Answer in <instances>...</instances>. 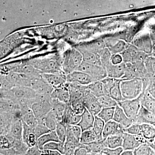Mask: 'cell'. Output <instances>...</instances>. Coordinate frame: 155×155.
Here are the masks:
<instances>
[{
    "label": "cell",
    "instance_id": "f6af8a7d",
    "mask_svg": "<svg viewBox=\"0 0 155 155\" xmlns=\"http://www.w3.org/2000/svg\"><path fill=\"white\" fill-rule=\"evenodd\" d=\"M64 143L60 141L50 142L44 146L43 149L57 150L64 155Z\"/></svg>",
    "mask_w": 155,
    "mask_h": 155
},
{
    "label": "cell",
    "instance_id": "484cf974",
    "mask_svg": "<svg viewBox=\"0 0 155 155\" xmlns=\"http://www.w3.org/2000/svg\"><path fill=\"white\" fill-rule=\"evenodd\" d=\"M141 134L148 144L152 143L155 139V126L150 124H140Z\"/></svg>",
    "mask_w": 155,
    "mask_h": 155
},
{
    "label": "cell",
    "instance_id": "9f6ffc18",
    "mask_svg": "<svg viewBox=\"0 0 155 155\" xmlns=\"http://www.w3.org/2000/svg\"><path fill=\"white\" fill-rule=\"evenodd\" d=\"M74 155H88V152L84 144L80 143L79 146L75 150Z\"/></svg>",
    "mask_w": 155,
    "mask_h": 155
},
{
    "label": "cell",
    "instance_id": "f35d334b",
    "mask_svg": "<svg viewBox=\"0 0 155 155\" xmlns=\"http://www.w3.org/2000/svg\"><path fill=\"white\" fill-rule=\"evenodd\" d=\"M115 107H113L102 108L99 113L97 116L102 119L105 123L113 120L114 113H115Z\"/></svg>",
    "mask_w": 155,
    "mask_h": 155
},
{
    "label": "cell",
    "instance_id": "52a82bcc",
    "mask_svg": "<svg viewBox=\"0 0 155 155\" xmlns=\"http://www.w3.org/2000/svg\"><path fill=\"white\" fill-rule=\"evenodd\" d=\"M123 137V144L122 147L123 150H134L142 143H147L141 134L133 135L123 132L122 134Z\"/></svg>",
    "mask_w": 155,
    "mask_h": 155
},
{
    "label": "cell",
    "instance_id": "2e32d148",
    "mask_svg": "<svg viewBox=\"0 0 155 155\" xmlns=\"http://www.w3.org/2000/svg\"><path fill=\"white\" fill-rule=\"evenodd\" d=\"M67 84L70 97L69 103L76 100L81 99L87 90V85L69 82H67Z\"/></svg>",
    "mask_w": 155,
    "mask_h": 155
},
{
    "label": "cell",
    "instance_id": "4316f807",
    "mask_svg": "<svg viewBox=\"0 0 155 155\" xmlns=\"http://www.w3.org/2000/svg\"><path fill=\"white\" fill-rule=\"evenodd\" d=\"M77 49L81 53L84 62L90 64H97L102 66L98 55L92 52L81 46L78 47Z\"/></svg>",
    "mask_w": 155,
    "mask_h": 155
},
{
    "label": "cell",
    "instance_id": "8d00e7d4",
    "mask_svg": "<svg viewBox=\"0 0 155 155\" xmlns=\"http://www.w3.org/2000/svg\"><path fill=\"white\" fill-rule=\"evenodd\" d=\"M51 110L59 117L62 119V116L65 111L66 107V104L58 101L56 99L51 98Z\"/></svg>",
    "mask_w": 155,
    "mask_h": 155
},
{
    "label": "cell",
    "instance_id": "277c9868",
    "mask_svg": "<svg viewBox=\"0 0 155 155\" xmlns=\"http://www.w3.org/2000/svg\"><path fill=\"white\" fill-rule=\"evenodd\" d=\"M125 64L126 69L122 79L134 78L142 79L148 76H150L147 73L144 62H134L132 63H127Z\"/></svg>",
    "mask_w": 155,
    "mask_h": 155
},
{
    "label": "cell",
    "instance_id": "1f68e13d",
    "mask_svg": "<svg viewBox=\"0 0 155 155\" xmlns=\"http://www.w3.org/2000/svg\"><path fill=\"white\" fill-rule=\"evenodd\" d=\"M51 141H60L55 130H51L50 132L40 137L37 140V145L40 149H43L46 143Z\"/></svg>",
    "mask_w": 155,
    "mask_h": 155
},
{
    "label": "cell",
    "instance_id": "e7e4bbea",
    "mask_svg": "<svg viewBox=\"0 0 155 155\" xmlns=\"http://www.w3.org/2000/svg\"><path fill=\"white\" fill-rule=\"evenodd\" d=\"M149 144L150 145V146L155 151V139L154 140V141H153L152 143H150V144Z\"/></svg>",
    "mask_w": 155,
    "mask_h": 155
},
{
    "label": "cell",
    "instance_id": "ffe728a7",
    "mask_svg": "<svg viewBox=\"0 0 155 155\" xmlns=\"http://www.w3.org/2000/svg\"><path fill=\"white\" fill-rule=\"evenodd\" d=\"M134 123L139 124H150L155 126V116L141 106Z\"/></svg>",
    "mask_w": 155,
    "mask_h": 155
},
{
    "label": "cell",
    "instance_id": "6f0895ef",
    "mask_svg": "<svg viewBox=\"0 0 155 155\" xmlns=\"http://www.w3.org/2000/svg\"><path fill=\"white\" fill-rule=\"evenodd\" d=\"M110 61L111 63L114 65H117L122 63L123 62V59L121 54H117L112 55Z\"/></svg>",
    "mask_w": 155,
    "mask_h": 155
},
{
    "label": "cell",
    "instance_id": "7c38bea8",
    "mask_svg": "<svg viewBox=\"0 0 155 155\" xmlns=\"http://www.w3.org/2000/svg\"><path fill=\"white\" fill-rule=\"evenodd\" d=\"M106 48H107L112 55L121 54L127 48L128 44L124 41L114 38L104 39Z\"/></svg>",
    "mask_w": 155,
    "mask_h": 155
},
{
    "label": "cell",
    "instance_id": "d6a6232c",
    "mask_svg": "<svg viewBox=\"0 0 155 155\" xmlns=\"http://www.w3.org/2000/svg\"><path fill=\"white\" fill-rule=\"evenodd\" d=\"M88 152V155H101L106 147L104 144V139L93 142L89 144H84Z\"/></svg>",
    "mask_w": 155,
    "mask_h": 155
},
{
    "label": "cell",
    "instance_id": "f546056e",
    "mask_svg": "<svg viewBox=\"0 0 155 155\" xmlns=\"http://www.w3.org/2000/svg\"><path fill=\"white\" fill-rule=\"evenodd\" d=\"M22 122L26 125L35 128L38 124V120L34 114L31 108H29L21 110Z\"/></svg>",
    "mask_w": 155,
    "mask_h": 155
},
{
    "label": "cell",
    "instance_id": "3957f363",
    "mask_svg": "<svg viewBox=\"0 0 155 155\" xmlns=\"http://www.w3.org/2000/svg\"><path fill=\"white\" fill-rule=\"evenodd\" d=\"M61 59L62 70L66 75L77 70L83 61L81 53L75 48L68 50Z\"/></svg>",
    "mask_w": 155,
    "mask_h": 155
},
{
    "label": "cell",
    "instance_id": "7a4b0ae2",
    "mask_svg": "<svg viewBox=\"0 0 155 155\" xmlns=\"http://www.w3.org/2000/svg\"><path fill=\"white\" fill-rule=\"evenodd\" d=\"M120 87L124 100L137 98L143 92L142 80L139 78L122 79Z\"/></svg>",
    "mask_w": 155,
    "mask_h": 155
},
{
    "label": "cell",
    "instance_id": "681fc988",
    "mask_svg": "<svg viewBox=\"0 0 155 155\" xmlns=\"http://www.w3.org/2000/svg\"><path fill=\"white\" fill-rule=\"evenodd\" d=\"M124 132L133 135L141 134L140 124L134 123L128 127L124 128Z\"/></svg>",
    "mask_w": 155,
    "mask_h": 155
},
{
    "label": "cell",
    "instance_id": "f5cc1de1",
    "mask_svg": "<svg viewBox=\"0 0 155 155\" xmlns=\"http://www.w3.org/2000/svg\"><path fill=\"white\" fill-rule=\"evenodd\" d=\"M120 54H121L122 59H123V62L125 64L131 63L133 62V57H132V54L130 51L127 49V48Z\"/></svg>",
    "mask_w": 155,
    "mask_h": 155
},
{
    "label": "cell",
    "instance_id": "e0dca14e",
    "mask_svg": "<svg viewBox=\"0 0 155 155\" xmlns=\"http://www.w3.org/2000/svg\"><path fill=\"white\" fill-rule=\"evenodd\" d=\"M51 98L56 99L65 104L69 103V94L67 82L63 85L54 87L51 94Z\"/></svg>",
    "mask_w": 155,
    "mask_h": 155
},
{
    "label": "cell",
    "instance_id": "5bb4252c",
    "mask_svg": "<svg viewBox=\"0 0 155 155\" xmlns=\"http://www.w3.org/2000/svg\"><path fill=\"white\" fill-rule=\"evenodd\" d=\"M107 77L112 78L122 79L125 74L126 64L124 62L121 64L114 65L110 62L105 67Z\"/></svg>",
    "mask_w": 155,
    "mask_h": 155
},
{
    "label": "cell",
    "instance_id": "8992f818",
    "mask_svg": "<svg viewBox=\"0 0 155 155\" xmlns=\"http://www.w3.org/2000/svg\"><path fill=\"white\" fill-rule=\"evenodd\" d=\"M140 96L134 99L117 102L118 105L122 108L127 117L133 120L134 123L141 107Z\"/></svg>",
    "mask_w": 155,
    "mask_h": 155
},
{
    "label": "cell",
    "instance_id": "d590c367",
    "mask_svg": "<svg viewBox=\"0 0 155 155\" xmlns=\"http://www.w3.org/2000/svg\"><path fill=\"white\" fill-rule=\"evenodd\" d=\"M105 122L102 119L98 117L97 115H94V120L92 129L96 134L99 140L103 139L102 134Z\"/></svg>",
    "mask_w": 155,
    "mask_h": 155
},
{
    "label": "cell",
    "instance_id": "60d3db41",
    "mask_svg": "<svg viewBox=\"0 0 155 155\" xmlns=\"http://www.w3.org/2000/svg\"><path fill=\"white\" fill-rule=\"evenodd\" d=\"M144 64L148 75L151 77L155 75V57L148 55L144 60Z\"/></svg>",
    "mask_w": 155,
    "mask_h": 155
},
{
    "label": "cell",
    "instance_id": "03108f58",
    "mask_svg": "<svg viewBox=\"0 0 155 155\" xmlns=\"http://www.w3.org/2000/svg\"><path fill=\"white\" fill-rule=\"evenodd\" d=\"M150 55H151L152 56L155 58V45L153 46V47L152 52Z\"/></svg>",
    "mask_w": 155,
    "mask_h": 155
},
{
    "label": "cell",
    "instance_id": "94428289",
    "mask_svg": "<svg viewBox=\"0 0 155 155\" xmlns=\"http://www.w3.org/2000/svg\"><path fill=\"white\" fill-rule=\"evenodd\" d=\"M149 35L153 46H154L155 45V26H153L151 28Z\"/></svg>",
    "mask_w": 155,
    "mask_h": 155
},
{
    "label": "cell",
    "instance_id": "680465c9",
    "mask_svg": "<svg viewBox=\"0 0 155 155\" xmlns=\"http://www.w3.org/2000/svg\"><path fill=\"white\" fill-rule=\"evenodd\" d=\"M42 154L50 155H61V153L55 150L45 149H43L42 150Z\"/></svg>",
    "mask_w": 155,
    "mask_h": 155
},
{
    "label": "cell",
    "instance_id": "74e56055",
    "mask_svg": "<svg viewBox=\"0 0 155 155\" xmlns=\"http://www.w3.org/2000/svg\"><path fill=\"white\" fill-rule=\"evenodd\" d=\"M134 155H155V151L147 143H142L133 151Z\"/></svg>",
    "mask_w": 155,
    "mask_h": 155
},
{
    "label": "cell",
    "instance_id": "e575fe53",
    "mask_svg": "<svg viewBox=\"0 0 155 155\" xmlns=\"http://www.w3.org/2000/svg\"><path fill=\"white\" fill-rule=\"evenodd\" d=\"M97 140H99L96 134L91 128L82 131L80 139V143L83 144H89Z\"/></svg>",
    "mask_w": 155,
    "mask_h": 155
},
{
    "label": "cell",
    "instance_id": "ee69618b",
    "mask_svg": "<svg viewBox=\"0 0 155 155\" xmlns=\"http://www.w3.org/2000/svg\"><path fill=\"white\" fill-rule=\"evenodd\" d=\"M98 55L99 56L102 66L105 68L106 65L110 62L112 54L107 48H105L100 51Z\"/></svg>",
    "mask_w": 155,
    "mask_h": 155
},
{
    "label": "cell",
    "instance_id": "9c48e42d",
    "mask_svg": "<svg viewBox=\"0 0 155 155\" xmlns=\"http://www.w3.org/2000/svg\"><path fill=\"white\" fill-rule=\"evenodd\" d=\"M81 100L85 108L94 115H97L101 110L97 97L91 94L88 89Z\"/></svg>",
    "mask_w": 155,
    "mask_h": 155
},
{
    "label": "cell",
    "instance_id": "7bdbcfd3",
    "mask_svg": "<svg viewBox=\"0 0 155 155\" xmlns=\"http://www.w3.org/2000/svg\"><path fill=\"white\" fill-rule=\"evenodd\" d=\"M51 130L45 125L42 121L38 120L37 125L34 128V132L37 139L45 134L48 133Z\"/></svg>",
    "mask_w": 155,
    "mask_h": 155
},
{
    "label": "cell",
    "instance_id": "30bf717a",
    "mask_svg": "<svg viewBox=\"0 0 155 155\" xmlns=\"http://www.w3.org/2000/svg\"><path fill=\"white\" fill-rule=\"evenodd\" d=\"M67 82L82 85H87L94 81L89 75L84 72L75 70L67 75Z\"/></svg>",
    "mask_w": 155,
    "mask_h": 155
},
{
    "label": "cell",
    "instance_id": "ab89813d",
    "mask_svg": "<svg viewBox=\"0 0 155 155\" xmlns=\"http://www.w3.org/2000/svg\"><path fill=\"white\" fill-rule=\"evenodd\" d=\"M102 108L113 107L118 105V102L109 95H105L97 97Z\"/></svg>",
    "mask_w": 155,
    "mask_h": 155
},
{
    "label": "cell",
    "instance_id": "b9f144b4",
    "mask_svg": "<svg viewBox=\"0 0 155 155\" xmlns=\"http://www.w3.org/2000/svg\"><path fill=\"white\" fill-rule=\"evenodd\" d=\"M55 130L59 141L65 143L67 134V126L62 122L58 123L56 126Z\"/></svg>",
    "mask_w": 155,
    "mask_h": 155
},
{
    "label": "cell",
    "instance_id": "d4e9b609",
    "mask_svg": "<svg viewBox=\"0 0 155 155\" xmlns=\"http://www.w3.org/2000/svg\"><path fill=\"white\" fill-rule=\"evenodd\" d=\"M38 120L42 121L50 130H54L58 123L62 121V118L59 117L54 111L51 110L45 117Z\"/></svg>",
    "mask_w": 155,
    "mask_h": 155
},
{
    "label": "cell",
    "instance_id": "bcb514c9",
    "mask_svg": "<svg viewBox=\"0 0 155 155\" xmlns=\"http://www.w3.org/2000/svg\"><path fill=\"white\" fill-rule=\"evenodd\" d=\"M69 104L74 113L77 115H81L85 110V107L81 99L73 101Z\"/></svg>",
    "mask_w": 155,
    "mask_h": 155
},
{
    "label": "cell",
    "instance_id": "d6986e66",
    "mask_svg": "<svg viewBox=\"0 0 155 155\" xmlns=\"http://www.w3.org/2000/svg\"><path fill=\"white\" fill-rule=\"evenodd\" d=\"M124 127L114 120L106 122L103 130V139L110 135L122 134L124 132Z\"/></svg>",
    "mask_w": 155,
    "mask_h": 155
},
{
    "label": "cell",
    "instance_id": "db71d44e",
    "mask_svg": "<svg viewBox=\"0 0 155 155\" xmlns=\"http://www.w3.org/2000/svg\"><path fill=\"white\" fill-rule=\"evenodd\" d=\"M37 140L36 135L34 132L30 133L27 137V138L24 141V142L28 145L29 147H33L37 144Z\"/></svg>",
    "mask_w": 155,
    "mask_h": 155
},
{
    "label": "cell",
    "instance_id": "603a6c76",
    "mask_svg": "<svg viewBox=\"0 0 155 155\" xmlns=\"http://www.w3.org/2000/svg\"><path fill=\"white\" fill-rule=\"evenodd\" d=\"M94 120V115L85 108L83 114L81 115L80 121L77 125L80 126L82 131L88 130L92 127Z\"/></svg>",
    "mask_w": 155,
    "mask_h": 155
},
{
    "label": "cell",
    "instance_id": "4dcf8cb0",
    "mask_svg": "<svg viewBox=\"0 0 155 155\" xmlns=\"http://www.w3.org/2000/svg\"><path fill=\"white\" fill-rule=\"evenodd\" d=\"M80 46L97 54H98L100 51L106 48L104 40V39L101 38L97 39Z\"/></svg>",
    "mask_w": 155,
    "mask_h": 155
},
{
    "label": "cell",
    "instance_id": "83f0119b",
    "mask_svg": "<svg viewBox=\"0 0 155 155\" xmlns=\"http://www.w3.org/2000/svg\"><path fill=\"white\" fill-rule=\"evenodd\" d=\"M87 87L89 91L97 97L107 95L105 87L102 80L94 81L87 85Z\"/></svg>",
    "mask_w": 155,
    "mask_h": 155
},
{
    "label": "cell",
    "instance_id": "c3c4849f",
    "mask_svg": "<svg viewBox=\"0 0 155 155\" xmlns=\"http://www.w3.org/2000/svg\"><path fill=\"white\" fill-rule=\"evenodd\" d=\"M79 144H75L70 142L65 141L64 146V155H74L75 150L79 146Z\"/></svg>",
    "mask_w": 155,
    "mask_h": 155
},
{
    "label": "cell",
    "instance_id": "ac0fdd59",
    "mask_svg": "<svg viewBox=\"0 0 155 155\" xmlns=\"http://www.w3.org/2000/svg\"><path fill=\"white\" fill-rule=\"evenodd\" d=\"M81 117V115L75 114L71 108L70 104L68 103L66 104V108L61 122L66 126L77 125L80 121Z\"/></svg>",
    "mask_w": 155,
    "mask_h": 155
},
{
    "label": "cell",
    "instance_id": "cb8c5ba5",
    "mask_svg": "<svg viewBox=\"0 0 155 155\" xmlns=\"http://www.w3.org/2000/svg\"><path fill=\"white\" fill-rule=\"evenodd\" d=\"M141 106L151 112L155 116V99L152 96L148 91L143 92L140 95Z\"/></svg>",
    "mask_w": 155,
    "mask_h": 155
},
{
    "label": "cell",
    "instance_id": "816d5d0a",
    "mask_svg": "<svg viewBox=\"0 0 155 155\" xmlns=\"http://www.w3.org/2000/svg\"><path fill=\"white\" fill-rule=\"evenodd\" d=\"M67 126V128L71 131L74 136L80 141L81 136L82 132L80 126L77 125H69Z\"/></svg>",
    "mask_w": 155,
    "mask_h": 155
},
{
    "label": "cell",
    "instance_id": "6da1fadb",
    "mask_svg": "<svg viewBox=\"0 0 155 155\" xmlns=\"http://www.w3.org/2000/svg\"><path fill=\"white\" fill-rule=\"evenodd\" d=\"M41 73L64 72L62 68V59L57 58H38L28 61Z\"/></svg>",
    "mask_w": 155,
    "mask_h": 155
},
{
    "label": "cell",
    "instance_id": "836d02e7",
    "mask_svg": "<svg viewBox=\"0 0 155 155\" xmlns=\"http://www.w3.org/2000/svg\"><path fill=\"white\" fill-rule=\"evenodd\" d=\"M121 80L122 79H118L110 89L109 93V95L116 100L117 102L121 101L124 100V98L122 95L120 87V82Z\"/></svg>",
    "mask_w": 155,
    "mask_h": 155
},
{
    "label": "cell",
    "instance_id": "7402d4cb",
    "mask_svg": "<svg viewBox=\"0 0 155 155\" xmlns=\"http://www.w3.org/2000/svg\"><path fill=\"white\" fill-rule=\"evenodd\" d=\"M23 124L21 119H13L7 135L17 140H22Z\"/></svg>",
    "mask_w": 155,
    "mask_h": 155
},
{
    "label": "cell",
    "instance_id": "11a10c76",
    "mask_svg": "<svg viewBox=\"0 0 155 155\" xmlns=\"http://www.w3.org/2000/svg\"><path fill=\"white\" fill-rule=\"evenodd\" d=\"M42 154V150L38 146L37 144L33 147L28 148L26 155H40Z\"/></svg>",
    "mask_w": 155,
    "mask_h": 155
},
{
    "label": "cell",
    "instance_id": "5b68a950",
    "mask_svg": "<svg viewBox=\"0 0 155 155\" xmlns=\"http://www.w3.org/2000/svg\"><path fill=\"white\" fill-rule=\"evenodd\" d=\"M89 75L94 81L102 80L107 77L105 69L97 64H90L82 61L77 70Z\"/></svg>",
    "mask_w": 155,
    "mask_h": 155
},
{
    "label": "cell",
    "instance_id": "9a60e30c",
    "mask_svg": "<svg viewBox=\"0 0 155 155\" xmlns=\"http://www.w3.org/2000/svg\"><path fill=\"white\" fill-rule=\"evenodd\" d=\"M30 87L38 94L47 95H51L54 89V87L44 80L41 76L33 81Z\"/></svg>",
    "mask_w": 155,
    "mask_h": 155
},
{
    "label": "cell",
    "instance_id": "be15d7a7",
    "mask_svg": "<svg viewBox=\"0 0 155 155\" xmlns=\"http://www.w3.org/2000/svg\"><path fill=\"white\" fill-rule=\"evenodd\" d=\"M146 91H148V92L155 99V87L150 89Z\"/></svg>",
    "mask_w": 155,
    "mask_h": 155
},
{
    "label": "cell",
    "instance_id": "f907efd6",
    "mask_svg": "<svg viewBox=\"0 0 155 155\" xmlns=\"http://www.w3.org/2000/svg\"><path fill=\"white\" fill-rule=\"evenodd\" d=\"M123 151V149L122 147L114 149L106 147L103 150L101 155H120Z\"/></svg>",
    "mask_w": 155,
    "mask_h": 155
},
{
    "label": "cell",
    "instance_id": "91938a15",
    "mask_svg": "<svg viewBox=\"0 0 155 155\" xmlns=\"http://www.w3.org/2000/svg\"><path fill=\"white\" fill-rule=\"evenodd\" d=\"M154 87H155V75L150 77L148 86L146 91Z\"/></svg>",
    "mask_w": 155,
    "mask_h": 155
},
{
    "label": "cell",
    "instance_id": "f1b7e54d",
    "mask_svg": "<svg viewBox=\"0 0 155 155\" xmlns=\"http://www.w3.org/2000/svg\"><path fill=\"white\" fill-rule=\"evenodd\" d=\"M122 134L110 135L107 138L104 139V144L106 148L114 149L122 147L123 144Z\"/></svg>",
    "mask_w": 155,
    "mask_h": 155
},
{
    "label": "cell",
    "instance_id": "ba28073f",
    "mask_svg": "<svg viewBox=\"0 0 155 155\" xmlns=\"http://www.w3.org/2000/svg\"><path fill=\"white\" fill-rule=\"evenodd\" d=\"M51 99L38 100L32 104L31 109L37 120L43 118L51 110Z\"/></svg>",
    "mask_w": 155,
    "mask_h": 155
},
{
    "label": "cell",
    "instance_id": "4fadbf2b",
    "mask_svg": "<svg viewBox=\"0 0 155 155\" xmlns=\"http://www.w3.org/2000/svg\"><path fill=\"white\" fill-rule=\"evenodd\" d=\"M41 77L53 87L63 85L67 82V75L64 72L59 73H41Z\"/></svg>",
    "mask_w": 155,
    "mask_h": 155
},
{
    "label": "cell",
    "instance_id": "7dc6e473",
    "mask_svg": "<svg viewBox=\"0 0 155 155\" xmlns=\"http://www.w3.org/2000/svg\"><path fill=\"white\" fill-rule=\"evenodd\" d=\"M13 148V143L6 134H0V148L8 150Z\"/></svg>",
    "mask_w": 155,
    "mask_h": 155
},
{
    "label": "cell",
    "instance_id": "44dd1931",
    "mask_svg": "<svg viewBox=\"0 0 155 155\" xmlns=\"http://www.w3.org/2000/svg\"><path fill=\"white\" fill-rule=\"evenodd\" d=\"M113 120L122 125L124 128H126L134 123L132 119L127 117L122 108L118 105L115 107Z\"/></svg>",
    "mask_w": 155,
    "mask_h": 155
},
{
    "label": "cell",
    "instance_id": "6125c7cd",
    "mask_svg": "<svg viewBox=\"0 0 155 155\" xmlns=\"http://www.w3.org/2000/svg\"><path fill=\"white\" fill-rule=\"evenodd\" d=\"M133 150H123L121 155H133Z\"/></svg>",
    "mask_w": 155,
    "mask_h": 155
},
{
    "label": "cell",
    "instance_id": "8fae6325",
    "mask_svg": "<svg viewBox=\"0 0 155 155\" xmlns=\"http://www.w3.org/2000/svg\"><path fill=\"white\" fill-rule=\"evenodd\" d=\"M132 44L140 51L148 55H150L152 52L153 46L149 33L143 35L134 39Z\"/></svg>",
    "mask_w": 155,
    "mask_h": 155
}]
</instances>
